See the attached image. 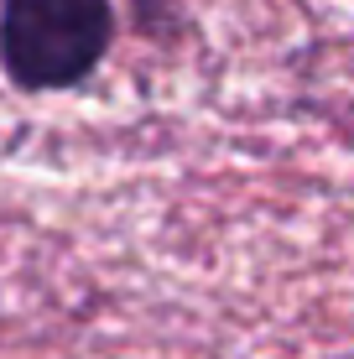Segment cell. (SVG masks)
<instances>
[{"label":"cell","mask_w":354,"mask_h":359,"mask_svg":"<svg viewBox=\"0 0 354 359\" xmlns=\"http://www.w3.org/2000/svg\"><path fill=\"white\" fill-rule=\"evenodd\" d=\"M115 47L109 0H0V73L21 94H73Z\"/></svg>","instance_id":"1"},{"label":"cell","mask_w":354,"mask_h":359,"mask_svg":"<svg viewBox=\"0 0 354 359\" xmlns=\"http://www.w3.org/2000/svg\"><path fill=\"white\" fill-rule=\"evenodd\" d=\"M182 11H188V0H130V21H136L141 36H167V32H177Z\"/></svg>","instance_id":"2"}]
</instances>
